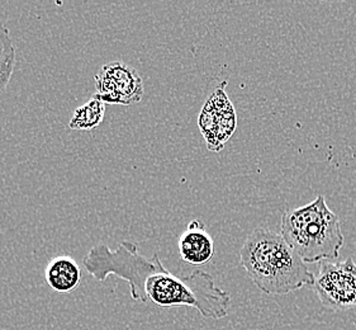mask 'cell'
Segmentation results:
<instances>
[{
  "label": "cell",
  "mask_w": 356,
  "mask_h": 330,
  "mask_svg": "<svg viewBox=\"0 0 356 330\" xmlns=\"http://www.w3.org/2000/svg\"><path fill=\"white\" fill-rule=\"evenodd\" d=\"M312 288L323 308L348 311L356 308V263L348 258L341 262L322 260Z\"/></svg>",
  "instance_id": "5b68a950"
},
{
  "label": "cell",
  "mask_w": 356,
  "mask_h": 330,
  "mask_svg": "<svg viewBox=\"0 0 356 330\" xmlns=\"http://www.w3.org/2000/svg\"><path fill=\"white\" fill-rule=\"evenodd\" d=\"M227 80H223L214 89L200 111L198 126L206 140L208 149L221 151L225 144L234 135L236 129V113L225 88Z\"/></svg>",
  "instance_id": "52a82bcc"
},
{
  "label": "cell",
  "mask_w": 356,
  "mask_h": 330,
  "mask_svg": "<svg viewBox=\"0 0 356 330\" xmlns=\"http://www.w3.org/2000/svg\"><path fill=\"white\" fill-rule=\"evenodd\" d=\"M280 229L285 242L306 263L339 258L345 242L340 220L323 194L303 207L286 208Z\"/></svg>",
  "instance_id": "7a4b0ae2"
},
{
  "label": "cell",
  "mask_w": 356,
  "mask_h": 330,
  "mask_svg": "<svg viewBox=\"0 0 356 330\" xmlns=\"http://www.w3.org/2000/svg\"><path fill=\"white\" fill-rule=\"evenodd\" d=\"M17 64V49L10 31L0 21V94L7 89Z\"/></svg>",
  "instance_id": "8fae6325"
},
{
  "label": "cell",
  "mask_w": 356,
  "mask_h": 330,
  "mask_svg": "<svg viewBox=\"0 0 356 330\" xmlns=\"http://www.w3.org/2000/svg\"><path fill=\"white\" fill-rule=\"evenodd\" d=\"M143 291L147 302L159 308H194L200 315L212 320L226 317L231 302L228 292L217 288L213 277L203 271L179 277L164 267L151 274Z\"/></svg>",
  "instance_id": "3957f363"
},
{
  "label": "cell",
  "mask_w": 356,
  "mask_h": 330,
  "mask_svg": "<svg viewBox=\"0 0 356 330\" xmlns=\"http://www.w3.org/2000/svg\"><path fill=\"white\" fill-rule=\"evenodd\" d=\"M97 97L104 104L132 106L141 102L143 97V81L135 68L114 61L103 65L95 75Z\"/></svg>",
  "instance_id": "8992f818"
},
{
  "label": "cell",
  "mask_w": 356,
  "mask_h": 330,
  "mask_svg": "<svg viewBox=\"0 0 356 330\" xmlns=\"http://www.w3.org/2000/svg\"><path fill=\"white\" fill-rule=\"evenodd\" d=\"M84 267L98 282H104L109 276L126 281L132 300L147 304L145 283L151 274L161 271L164 265L157 254L146 258L138 251L137 243L123 240L115 251H111L106 244L94 245L84 258Z\"/></svg>",
  "instance_id": "277c9868"
},
{
  "label": "cell",
  "mask_w": 356,
  "mask_h": 330,
  "mask_svg": "<svg viewBox=\"0 0 356 330\" xmlns=\"http://www.w3.org/2000/svg\"><path fill=\"white\" fill-rule=\"evenodd\" d=\"M179 254L191 266L207 265L214 256V242L200 220H193L178 242Z\"/></svg>",
  "instance_id": "ba28073f"
},
{
  "label": "cell",
  "mask_w": 356,
  "mask_h": 330,
  "mask_svg": "<svg viewBox=\"0 0 356 330\" xmlns=\"http://www.w3.org/2000/svg\"><path fill=\"white\" fill-rule=\"evenodd\" d=\"M106 104L97 97H92L83 106L76 108L69 121V129L74 131H92L103 123Z\"/></svg>",
  "instance_id": "30bf717a"
},
{
  "label": "cell",
  "mask_w": 356,
  "mask_h": 330,
  "mask_svg": "<svg viewBox=\"0 0 356 330\" xmlns=\"http://www.w3.org/2000/svg\"><path fill=\"white\" fill-rule=\"evenodd\" d=\"M44 280L58 294H70L81 282V269L75 259L58 256L49 262L44 269Z\"/></svg>",
  "instance_id": "9c48e42d"
},
{
  "label": "cell",
  "mask_w": 356,
  "mask_h": 330,
  "mask_svg": "<svg viewBox=\"0 0 356 330\" xmlns=\"http://www.w3.org/2000/svg\"><path fill=\"white\" fill-rule=\"evenodd\" d=\"M240 260L248 277L264 294H288L314 286V274L306 262L273 230H254L240 251Z\"/></svg>",
  "instance_id": "6da1fadb"
}]
</instances>
